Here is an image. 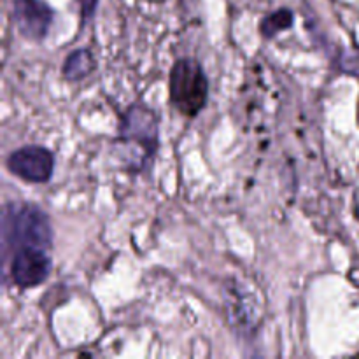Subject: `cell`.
I'll use <instances>...</instances> for the list:
<instances>
[{
    "instance_id": "6da1fadb",
    "label": "cell",
    "mask_w": 359,
    "mask_h": 359,
    "mask_svg": "<svg viewBox=\"0 0 359 359\" xmlns=\"http://www.w3.org/2000/svg\"><path fill=\"white\" fill-rule=\"evenodd\" d=\"M118 144L128 170L139 172L154 156L158 147V118L146 105H132L123 116Z\"/></svg>"
},
{
    "instance_id": "52a82bcc",
    "label": "cell",
    "mask_w": 359,
    "mask_h": 359,
    "mask_svg": "<svg viewBox=\"0 0 359 359\" xmlns=\"http://www.w3.org/2000/svg\"><path fill=\"white\" fill-rule=\"evenodd\" d=\"M95 69V60L88 49H77V51L70 53L67 56L65 63H63V76L70 81H79L84 79L88 74L93 72Z\"/></svg>"
},
{
    "instance_id": "9c48e42d",
    "label": "cell",
    "mask_w": 359,
    "mask_h": 359,
    "mask_svg": "<svg viewBox=\"0 0 359 359\" xmlns=\"http://www.w3.org/2000/svg\"><path fill=\"white\" fill-rule=\"evenodd\" d=\"M97 2H98V0H79L83 20H88V18L93 16L95 7H97Z\"/></svg>"
},
{
    "instance_id": "277c9868",
    "label": "cell",
    "mask_w": 359,
    "mask_h": 359,
    "mask_svg": "<svg viewBox=\"0 0 359 359\" xmlns=\"http://www.w3.org/2000/svg\"><path fill=\"white\" fill-rule=\"evenodd\" d=\"M7 168L21 181L48 182L55 170V156L51 151L41 146H25L9 154Z\"/></svg>"
},
{
    "instance_id": "8992f818",
    "label": "cell",
    "mask_w": 359,
    "mask_h": 359,
    "mask_svg": "<svg viewBox=\"0 0 359 359\" xmlns=\"http://www.w3.org/2000/svg\"><path fill=\"white\" fill-rule=\"evenodd\" d=\"M51 270L46 249H20L11 262V277L18 287H34L44 283Z\"/></svg>"
},
{
    "instance_id": "3957f363",
    "label": "cell",
    "mask_w": 359,
    "mask_h": 359,
    "mask_svg": "<svg viewBox=\"0 0 359 359\" xmlns=\"http://www.w3.org/2000/svg\"><path fill=\"white\" fill-rule=\"evenodd\" d=\"M170 102L181 114L193 118L207 104L209 81L200 63L193 58H182L175 62L168 79Z\"/></svg>"
},
{
    "instance_id": "7a4b0ae2",
    "label": "cell",
    "mask_w": 359,
    "mask_h": 359,
    "mask_svg": "<svg viewBox=\"0 0 359 359\" xmlns=\"http://www.w3.org/2000/svg\"><path fill=\"white\" fill-rule=\"evenodd\" d=\"M4 238L11 249H49L53 228L48 214L32 203H9L4 212Z\"/></svg>"
},
{
    "instance_id": "ba28073f",
    "label": "cell",
    "mask_w": 359,
    "mask_h": 359,
    "mask_svg": "<svg viewBox=\"0 0 359 359\" xmlns=\"http://www.w3.org/2000/svg\"><path fill=\"white\" fill-rule=\"evenodd\" d=\"M293 20L294 14L290 9H279L276 13L269 14L266 18H263L262 25H259V30H262V34L266 39H273L277 34L293 27Z\"/></svg>"
},
{
    "instance_id": "5b68a950",
    "label": "cell",
    "mask_w": 359,
    "mask_h": 359,
    "mask_svg": "<svg viewBox=\"0 0 359 359\" xmlns=\"http://www.w3.org/2000/svg\"><path fill=\"white\" fill-rule=\"evenodd\" d=\"M13 16L18 30L30 41H42L53 23L51 7L44 0H13Z\"/></svg>"
}]
</instances>
